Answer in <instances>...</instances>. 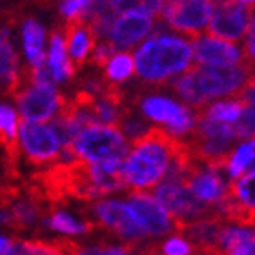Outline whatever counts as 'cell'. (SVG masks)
<instances>
[{
  "label": "cell",
  "instance_id": "33",
  "mask_svg": "<svg viewBox=\"0 0 255 255\" xmlns=\"http://www.w3.org/2000/svg\"><path fill=\"white\" fill-rule=\"evenodd\" d=\"M11 246H13V241L0 235V255H9Z\"/></svg>",
  "mask_w": 255,
  "mask_h": 255
},
{
  "label": "cell",
  "instance_id": "21",
  "mask_svg": "<svg viewBox=\"0 0 255 255\" xmlns=\"http://www.w3.org/2000/svg\"><path fill=\"white\" fill-rule=\"evenodd\" d=\"M97 40L99 38L95 37V33H93L88 20L68 22V26H66V44H68V53L75 66H82L86 60L91 59Z\"/></svg>",
  "mask_w": 255,
  "mask_h": 255
},
{
  "label": "cell",
  "instance_id": "32",
  "mask_svg": "<svg viewBox=\"0 0 255 255\" xmlns=\"http://www.w3.org/2000/svg\"><path fill=\"white\" fill-rule=\"evenodd\" d=\"M245 60L250 64L252 68L255 71V37H246V42H245Z\"/></svg>",
  "mask_w": 255,
  "mask_h": 255
},
{
  "label": "cell",
  "instance_id": "8",
  "mask_svg": "<svg viewBox=\"0 0 255 255\" xmlns=\"http://www.w3.org/2000/svg\"><path fill=\"white\" fill-rule=\"evenodd\" d=\"M138 108L142 115L151 123L162 124L166 131L175 137H184L193 131L199 121V112L191 106H184L181 102L162 95H146L140 99Z\"/></svg>",
  "mask_w": 255,
  "mask_h": 255
},
{
  "label": "cell",
  "instance_id": "26",
  "mask_svg": "<svg viewBox=\"0 0 255 255\" xmlns=\"http://www.w3.org/2000/svg\"><path fill=\"white\" fill-rule=\"evenodd\" d=\"M245 108H246V102L243 101L241 97H230V101L208 104L206 108H202L199 112H202L204 115H208V117L223 121V123L235 124L237 119L241 117V113L245 112Z\"/></svg>",
  "mask_w": 255,
  "mask_h": 255
},
{
  "label": "cell",
  "instance_id": "23",
  "mask_svg": "<svg viewBox=\"0 0 255 255\" xmlns=\"http://www.w3.org/2000/svg\"><path fill=\"white\" fill-rule=\"evenodd\" d=\"M69 239L59 241H13L9 255H69Z\"/></svg>",
  "mask_w": 255,
  "mask_h": 255
},
{
  "label": "cell",
  "instance_id": "19",
  "mask_svg": "<svg viewBox=\"0 0 255 255\" xmlns=\"http://www.w3.org/2000/svg\"><path fill=\"white\" fill-rule=\"evenodd\" d=\"M46 66L53 77L55 84H66L68 80L73 79L75 64L68 53V44H66V31L57 29L51 33L48 42V53H46Z\"/></svg>",
  "mask_w": 255,
  "mask_h": 255
},
{
  "label": "cell",
  "instance_id": "20",
  "mask_svg": "<svg viewBox=\"0 0 255 255\" xmlns=\"http://www.w3.org/2000/svg\"><path fill=\"white\" fill-rule=\"evenodd\" d=\"M48 38H46V27L35 18H26L20 27V44L22 55L26 59L29 69L38 68L46 62L48 53Z\"/></svg>",
  "mask_w": 255,
  "mask_h": 255
},
{
  "label": "cell",
  "instance_id": "11",
  "mask_svg": "<svg viewBox=\"0 0 255 255\" xmlns=\"http://www.w3.org/2000/svg\"><path fill=\"white\" fill-rule=\"evenodd\" d=\"M215 206L228 223L255 228V171L232 179L228 193Z\"/></svg>",
  "mask_w": 255,
  "mask_h": 255
},
{
  "label": "cell",
  "instance_id": "37",
  "mask_svg": "<svg viewBox=\"0 0 255 255\" xmlns=\"http://www.w3.org/2000/svg\"><path fill=\"white\" fill-rule=\"evenodd\" d=\"M193 255H219V254H215V252H201V250H197Z\"/></svg>",
  "mask_w": 255,
  "mask_h": 255
},
{
  "label": "cell",
  "instance_id": "31",
  "mask_svg": "<svg viewBox=\"0 0 255 255\" xmlns=\"http://www.w3.org/2000/svg\"><path fill=\"white\" fill-rule=\"evenodd\" d=\"M138 246L133 245H97V255H137Z\"/></svg>",
  "mask_w": 255,
  "mask_h": 255
},
{
  "label": "cell",
  "instance_id": "24",
  "mask_svg": "<svg viewBox=\"0 0 255 255\" xmlns=\"http://www.w3.org/2000/svg\"><path fill=\"white\" fill-rule=\"evenodd\" d=\"M133 73H137V68H135V57L129 51H115L112 59L104 64V79L113 86L129 80Z\"/></svg>",
  "mask_w": 255,
  "mask_h": 255
},
{
  "label": "cell",
  "instance_id": "17",
  "mask_svg": "<svg viewBox=\"0 0 255 255\" xmlns=\"http://www.w3.org/2000/svg\"><path fill=\"white\" fill-rule=\"evenodd\" d=\"M226 223L228 221L223 215H210V217H202L182 224L179 235L186 237L191 245L195 246V252H215L221 255L219 241H221V234H223Z\"/></svg>",
  "mask_w": 255,
  "mask_h": 255
},
{
  "label": "cell",
  "instance_id": "9",
  "mask_svg": "<svg viewBox=\"0 0 255 255\" xmlns=\"http://www.w3.org/2000/svg\"><path fill=\"white\" fill-rule=\"evenodd\" d=\"M91 213L99 226L110 230L128 245L138 246L149 237L137 221L133 210L128 206V202L115 199H97L91 204Z\"/></svg>",
  "mask_w": 255,
  "mask_h": 255
},
{
  "label": "cell",
  "instance_id": "39",
  "mask_svg": "<svg viewBox=\"0 0 255 255\" xmlns=\"http://www.w3.org/2000/svg\"><path fill=\"white\" fill-rule=\"evenodd\" d=\"M0 190H2V188H0Z\"/></svg>",
  "mask_w": 255,
  "mask_h": 255
},
{
  "label": "cell",
  "instance_id": "29",
  "mask_svg": "<svg viewBox=\"0 0 255 255\" xmlns=\"http://www.w3.org/2000/svg\"><path fill=\"white\" fill-rule=\"evenodd\" d=\"M93 0H60V16L66 22L86 20L90 15Z\"/></svg>",
  "mask_w": 255,
  "mask_h": 255
},
{
  "label": "cell",
  "instance_id": "30",
  "mask_svg": "<svg viewBox=\"0 0 255 255\" xmlns=\"http://www.w3.org/2000/svg\"><path fill=\"white\" fill-rule=\"evenodd\" d=\"M195 246L191 245L190 241L182 235L175 234L173 237L166 239L164 243H159L157 245V252L164 255H193L195 254Z\"/></svg>",
  "mask_w": 255,
  "mask_h": 255
},
{
  "label": "cell",
  "instance_id": "5",
  "mask_svg": "<svg viewBox=\"0 0 255 255\" xmlns=\"http://www.w3.org/2000/svg\"><path fill=\"white\" fill-rule=\"evenodd\" d=\"M16 149L33 164H51L59 162L64 149V140L60 137L55 123H33L22 121L16 138Z\"/></svg>",
  "mask_w": 255,
  "mask_h": 255
},
{
  "label": "cell",
  "instance_id": "25",
  "mask_svg": "<svg viewBox=\"0 0 255 255\" xmlns=\"http://www.w3.org/2000/svg\"><path fill=\"white\" fill-rule=\"evenodd\" d=\"M20 113L15 106L0 102V144L5 148L16 151V138H18V129H20Z\"/></svg>",
  "mask_w": 255,
  "mask_h": 255
},
{
  "label": "cell",
  "instance_id": "15",
  "mask_svg": "<svg viewBox=\"0 0 255 255\" xmlns=\"http://www.w3.org/2000/svg\"><path fill=\"white\" fill-rule=\"evenodd\" d=\"M193 60L202 66H237L246 62L245 49L237 48L232 40L213 35H201L191 40Z\"/></svg>",
  "mask_w": 255,
  "mask_h": 255
},
{
  "label": "cell",
  "instance_id": "13",
  "mask_svg": "<svg viewBox=\"0 0 255 255\" xmlns=\"http://www.w3.org/2000/svg\"><path fill=\"white\" fill-rule=\"evenodd\" d=\"M212 4L213 13L208 33L232 42L245 37L250 20L254 18V11L250 5L243 4L239 0H212Z\"/></svg>",
  "mask_w": 255,
  "mask_h": 255
},
{
  "label": "cell",
  "instance_id": "18",
  "mask_svg": "<svg viewBox=\"0 0 255 255\" xmlns=\"http://www.w3.org/2000/svg\"><path fill=\"white\" fill-rule=\"evenodd\" d=\"M22 86L20 59L9 27H0V90L15 93Z\"/></svg>",
  "mask_w": 255,
  "mask_h": 255
},
{
  "label": "cell",
  "instance_id": "28",
  "mask_svg": "<svg viewBox=\"0 0 255 255\" xmlns=\"http://www.w3.org/2000/svg\"><path fill=\"white\" fill-rule=\"evenodd\" d=\"M164 0H112V11L115 15L126 11H142L148 15H160Z\"/></svg>",
  "mask_w": 255,
  "mask_h": 255
},
{
  "label": "cell",
  "instance_id": "4",
  "mask_svg": "<svg viewBox=\"0 0 255 255\" xmlns=\"http://www.w3.org/2000/svg\"><path fill=\"white\" fill-rule=\"evenodd\" d=\"M75 155L84 162L126 159L131 148L121 126L93 123L84 126L71 142Z\"/></svg>",
  "mask_w": 255,
  "mask_h": 255
},
{
  "label": "cell",
  "instance_id": "27",
  "mask_svg": "<svg viewBox=\"0 0 255 255\" xmlns=\"http://www.w3.org/2000/svg\"><path fill=\"white\" fill-rule=\"evenodd\" d=\"M255 157V138H248L246 142L239 144L237 148L232 151L226 162V173L230 179H237L246 171L250 162Z\"/></svg>",
  "mask_w": 255,
  "mask_h": 255
},
{
  "label": "cell",
  "instance_id": "2",
  "mask_svg": "<svg viewBox=\"0 0 255 255\" xmlns=\"http://www.w3.org/2000/svg\"><path fill=\"white\" fill-rule=\"evenodd\" d=\"M254 73L248 62L237 66H202L195 62L177 77L173 90L188 106L202 110L213 99L237 97Z\"/></svg>",
  "mask_w": 255,
  "mask_h": 255
},
{
  "label": "cell",
  "instance_id": "6",
  "mask_svg": "<svg viewBox=\"0 0 255 255\" xmlns=\"http://www.w3.org/2000/svg\"><path fill=\"white\" fill-rule=\"evenodd\" d=\"M16 110L22 121L51 123L66 108V99L57 90V84H37L27 80L15 91Z\"/></svg>",
  "mask_w": 255,
  "mask_h": 255
},
{
  "label": "cell",
  "instance_id": "38",
  "mask_svg": "<svg viewBox=\"0 0 255 255\" xmlns=\"http://www.w3.org/2000/svg\"><path fill=\"white\" fill-rule=\"evenodd\" d=\"M224 255H243V254H235V252H228V254H224Z\"/></svg>",
  "mask_w": 255,
  "mask_h": 255
},
{
  "label": "cell",
  "instance_id": "14",
  "mask_svg": "<svg viewBox=\"0 0 255 255\" xmlns=\"http://www.w3.org/2000/svg\"><path fill=\"white\" fill-rule=\"evenodd\" d=\"M153 26V15H148V13H142V11L119 13L113 18L106 40L117 51H129L137 44H140L149 37Z\"/></svg>",
  "mask_w": 255,
  "mask_h": 255
},
{
  "label": "cell",
  "instance_id": "3",
  "mask_svg": "<svg viewBox=\"0 0 255 255\" xmlns=\"http://www.w3.org/2000/svg\"><path fill=\"white\" fill-rule=\"evenodd\" d=\"M135 68L138 79L146 84H164L179 77L191 66L193 46L175 35L155 33L135 49Z\"/></svg>",
  "mask_w": 255,
  "mask_h": 255
},
{
  "label": "cell",
  "instance_id": "1",
  "mask_svg": "<svg viewBox=\"0 0 255 255\" xmlns=\"http://www.w3.org/2000/svg\"><path fill=\"white\" fill-rule=\"evenodd\" d=\"M184 146V138L175 137L164 128H149L142 137L131 142L124 159L128 188L149 190L164 181L171 159Z\"/></svg>",
  "mask_w": 255,
  "mask_h": 255
},
{
  "label": "cell",
  "instance_id": "35",
  "mask_svg": "<svg viewBox=\"0 0 255 255\" xmlns=\"http://www.w3.org/2000/svg\"><path fill=\"white\" fill-rule=\"evenodd\" d=\"M246 33H248L250 37H255V16L250 20V26H248V31Z\"/></svg>",
  "mask_w": 255,
  "mask_h": 255
},
{
  "label": "cell",
  "instance_id": "22",
  "mask_svg": "<svg viewBox=\"0 0 255 255\" xmlns=\"http://www.w3.org/2000/svg\"><path fill=\"white\" fill-rule=\"evenodd\" d=\"M42 224L46 228L57 232V234L69 235V237L71 235H84L97 226L91 221H80V219H77L71 213L62 212V210H55V208L49 210L48 217L42 219Z\"/></svg>",
  "mask_w": 255,
  "mask_h": 255
},
{
  "label": "cell",
  "instance_id": "16",
  "mask_svg": "<svg viewBox=\"0 0 255 255\" xmlns=\"http://www.w3.org/2000/svg\"><path fill=\"white\" fill-rule=\"evenodd\" d=\"M223 171L226 170L202 162L193 157V162H191V168L186 177V184L199 199L210 202V204H217L228 193L230 188V184H226L224 181Z\"/></svg>",
  "mask_w": 255,
  "mask_h": 255
},
{
  "label": "cell",
  "instance_id": "7",
  "mask_svg": "<svg viewBox=\"0 0 255 255\" xmlns=\"http://www.w3.org/2000/svg\"><path fill=\"white\" fill-rule=\"evenodd\" d=\"M153 195L164 204V208L179 221L181 226L197 219L221 215L215 204L199 199L186 182L182 181H162L155 186Z\"/></svg>",
  "mask_w": 255,
  "mask_h": 255
},
{
  "label": "cell",
  "instance_id": "34",
  "mask_svg": "<svg viewBox=\"0 0 255 255\" xmlns=\"http://www.w3.org/2000/svg\"><path fill=\"white\" fill-rule=\"evenodd\" d=\"M140 255H159L157 254V245H148V246H144L142 248V254ZM164 255V254H162Z\"/></svg>",
  "mask_w": 255,
  "mask_h": 255
},
{
  "label": "cell",
  "instance_id": "10",
  "mask_svg": "<svg viewBox=\"0 0 255 255\" xmlns=\"http://www.w3.org/2000/svg\"><path fill=\"white\" fill-rule=\"evenodd\" d=\"M212 13V0H164L159 16L171 29L195 38L208 31Z\"/></svg>",
  "mask_w": 255,
  "mask_h": 255
},
{
  "label": "cell",
  "instance_id": "36",
  "mask_svg": "<svg viewBox=\"0 0 255 255\" xmlns=\"http://www.w3.org/2000/svg\"><path fill=\"white\" fill-rule=\"evenodd\" d=\"M239 2H243V4L250 5L252 11H254V16H255V0H239Z\"/></svg>",
  "mask_w": 255,
  "mask_h": 255
},
{
  "label": "cell",
  "instance_id": "12",
  "mask_svg": "<svg viewBox=\"0 0 255 255\" xmlns=\"http://www.w3.org/2000/svg\"><path fill=\"white\" fill-rule=\"evenodd\" d=\"M128 206L131 208L137 221L140 223L149 237H162L168 234H179L181 224L164 204L151 193L135 190L128 197Z\"/></svg>",
  "mask_w": 255,
  "mask_h": 255
}]
</instances>
